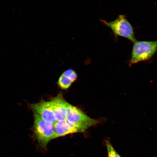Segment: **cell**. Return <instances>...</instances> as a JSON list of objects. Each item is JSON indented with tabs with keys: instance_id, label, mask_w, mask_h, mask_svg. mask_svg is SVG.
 <instances>
[{
	"instance_id": "obj_1",
	"label": "cell",
	"mask_w": 157,
	"mask_h": 157,
	"mask_svg": "<svg viewBox=\"0 0 157 157\" xmlns=\"http://www.w3.org/2000/svg\"><path fill=\"white\" fill-rule=\"evenodd\" d=\"M33 112V132L39 145L45 149L51 140L56 138L54 125L46 122L37 113Z\"/></svg>"
},
{
	"instance_id": "obj_2",
	"label": "cell",
	"mask_w": 157,
	"mask_h": 157,
	"mask_svg": "<svg viewBox=\"0 0 157 157\" xmlns=\"http://www.w3.org/2000/svg\"><path fill=\"white\" fill-rule=\"evenodd\" d=\"M134 43L130 65L150 59L157 49V41H136Z\"/></svg>"
},
{
	"instance_id": "obj_3",
	"label": "cell",
	"mask_w": 157,
	"mask_h": 157,
	"mask_svg": "<svg viewBox=\"0 0 157 157\" xmlns=\"http://www.w3.org/2000/svg\"><path fill=\"white\" fill-rule=\"evenodd\" d=\"M101 21L112 29L116 36L126 38L133 43L137 41L132 26L124 15H119L115 20L110 22L102 19Z\"/></svg>"
},
{
	"instance_id": "obj_4",
	"label": "cell",
	"mask_w": 157,
	"mask_h": 157,
	"mask_svg": "<svg viewBox=\"0 0 157 157\" xmlns=\"http://www.w3.org/2000/svg\"><path fill=\"white\" fill-rule=\"evenodd\" d=\"M53 125L56 138L69 134L83 132L94 125L90 123H71L66 120L63 121H56Z\"/></svg>"
},
{
	"instance_id": "obj_5",
	"label": "cell",
	"mask_w": 157,
	"mask_h": 157,
	"mask_svg": "<svg viewBox=\"0 0 157 157\" xmlns=\"http://www.w3.org/2000/svg\"><path fill=\"white\" fill-rule=\"evenodd\" d=\"M66 120L71 123H90L95 125L98 121L92 119L76 107L67 102Z\"/></svg>"
},
{
	"instance_id": "obj_6",
	"label": "cell",
	"mask_w": 157,
	"mask_h": 157,
	"mask_svg": "<svg viewBox=\"0 0 157 157\" xmlns=\"http://www.w3.org/2000/svg\"><path fill=\"white\" fill-rule=\"evenodd\" d=\"M29 106L46 122L54 124L56 121L49 101L42 100L37 103L30 104Z\"/></svg>"
},
{
	"instance_id": "obj_7",
	"label": "cell",
	"mask_w": 157,
	"mask_h": 157,
	"mask_svg": "<svg viewBox=\"0 0 157 157\" xmlns=\"http://www.w3.org/2000/svg\"><path fill=\"white\" fill-rule=\"evenodd\" d=\"M49 101L56 121H63L66 120L67 102L63 98L62 94L60 93L58 94Z\"/></svg>"
},
{
	"instance_id": "obj_8",
	"label": "cell",
	"mask_w": 157,
	"mask_h": 157,
	"mask_svg": "<svg viewBox=\"0 0 157 157\" xmlns=\"http://www.w3.org/2000/svg\"><path fill=\"white\" fill-rule=\"evenodd\" d=\"M72 82L68 78L62 74L58 80V83L62 89H67L70 86Z\"/></svg>"
},
{
	"instance_id": "obj_9",
	"label": "cell",
	"mask_w": 157,
	"mask_h": 157,
	"mask_svg": "<svg viewBox=\"0 0 157 157\" xmlns=\"http://www.w3.org/2000/svg\"><path fill=\"white\" fill-rule=\"evenodd\" d=\"M105 143L107 149L108 157H121L116 151L109 141L106 140Z\"/></svg>"
},
{
	"instance_id": "obj_10",
	"label": "cell",
	"mask_w": 157,
	"mask_h": 157,
	"mask_svg": "<svg viewBox=\"0 0 157 157\" xmlns=\"http://www.w3.org/2000/svg\"><path fill=\"white\" fill-rule=\"evenodd\" d=\"M74 72V71L72 69H69L64 71L62 74L69 78Z\"/></svg>"
}]
</instances>
